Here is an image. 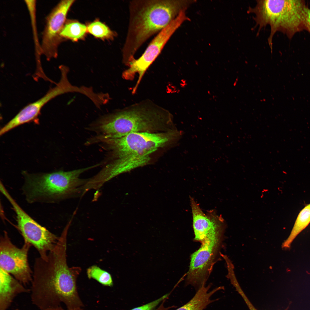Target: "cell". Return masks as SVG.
<instances>
[{
	"instance_id": "cell-1",
	"label": "cell",
	"mask_w": 310,
	"mask_h": 310,
	"mask_svg": "<svg viewBox=\"0 0 310 310\" xmlns=\"http://www.w3.org/2000/svg\"><path fill=\"white\" fill-rule=\"evenodd\" d=\"M67 234L63 232L47 258H36L30 289L32 303L39 310L56 307L63 303L67 309L81 308L76 281L79 267H68L67 262Z\"/></svg>"
},
{
	"instance_id": "cell-2",
	"label": "cell",
	"mask_w": 310,
	"mask_h": 310,
	"mask_svg": "<svg viewBox=\"0 0 310 310\" xmlns=\"http://www.w3.org/2000/svg\"><path fill=\"white\" fill-rule=\"evenodd\" d=\"M194 0H138L129 5V21L122 50V62L128 66L141 46L166 27Z\"/></svg>"
},
{
	"instance_id": "cell-3",
	"label": "cell",
	"mask_w": 310,
	"mask_h": 310,
	"mask_svg": "<svg viewBox=\"0 0 310 310\" xmlns=\"http://www.w3.org/2000/svg\"><path fill=\"white\" fill-rule=\"evenodd\" d=\"M93 126L98 136L111 138L133 132H163L176 128L170 113L149 100L103 116Z\"/></svg>"
},
{
	"instance_id": "cell-4",
	"label": "cell",
	"mask_w": 310,
	"mask_h": 310,
	"mask_svg": "<svg viewBox=\"0 0 310 310\" xmlns=\"http://www.w3.org/2000/svg\"><path fill=\"white\" fill-rule=\"evenodd\" d=\"M249 11L255 15L254 19L259 29L270 26L268 41L270 48L273 36L278 31L289 38L303 30L310 33V9L304 1L257 0Z\"/></svg>"
},
{
	"instance_id": "cell-5",
	"label": "cell",
	"mask_w": 310,
	"mask_h": 310,
	"mask_svg": "<svg viewBox=\"0 0 310 310\" xmlns=\"http://www.w3.org/2000/svg\"><path fill=\"white\" fill-rule=\"evenodd\" d=\"M94 166L71 171H59L48 173L22 172L25 180L23 189L30 203H53L78 194L88 179H81V174Z\"/></svg>"
},
{
	"instance_id": "cell-6",
	"label": "cell",
	"mask_w": 310,
	"mask_h": 310,
	"mask_svg": "<svg viewBox=\"0 0 310 310\" xmlns=\"http://www.w3.org/2000/svg\"><path fill=\"white\" fill-rule=\"evenodd\" d=\"M178 136L176 131L170 130L158 133L135 132L116 138L98 137L109 150L113 160L129 156H151L159 149L175 145Z\"/></svg>"
},
{
	"instance_id": "cell-7",
	"label": "cell",
	"mask_w": 310,
	"mask_h": 310,
	"mask_svg": "<svg viewBox=\"0 0 310 310\" xmlns=\"http://www.w3.org/2000/svg\"><path fill=\"white\" fill-rule=\"evenodd\" d=\"M225 228L222 226L210 233L200 247L191 255L186 285L197 290L205 285L219 253Z\"/></svg>"
},
{
	"instance_id": "cell-8",
	"label": "cell",
	"mask_w": 310,
	"mask_h": 310,
	"mask_svg": "<svg viewBox=\"0 0 310 310\" xmlns=\"http://www.w3.org/2000/svg\"><path fill=\"white\" fill-rule=\"evenodd\" d=\"M1 193L12 206L16 214L17 228L26 241L34 246L40 257L46 259L49 252L52 250L59 237L42 226L20 206L5 189Z\"/></svg>"
},
{
	"instance_id": "cell-9",
	"label": "cell",
	"mask_w": 310,
	"mask_h": 310,
	"mask_svg": "<svg viewBox=\"0 0 310 310\" xmlns=\"http://www.w3.org/2000/svg\"><path fill=\"white\" fill-rule=\"evenodd\" d=\"M189 18L186 11H181L166 27L154 37L148 45L142 55L133 61L122 74V77L126 80H131L136 73L138 79L132 92L135 93L146 71L160 53L170 38L181 26Z\"/></svg>"
},
{
	"instance_id": "cell-10",
	"label": "cell",
	"mask_w": 310,
	"mask_h": 310,
	"mask_svg": "<svg viewBox=\"0 0 310 310\" xmlns=\"http://www.w3.org/2000/svg\"><path fill=\"white\" fill-rule=\"evenodd\" d=\"M31 245L24 241L19 248L11 241L5 231L0 239V266L12 275L24 286L31 283L32 272L28 260V254Z\"/></svg>"
},
{
	"instance_id": "cell-11",
	"label": "cell",
	"mask_w": 310,
	"mask_h": 310,
	"mask_svg": "<svg viewBox=\"0 0 310 310\" xmlns=\"http://www.w3.org/2000/svg\"><path fill=\"white\" fill-rule=\"evenodd\" d=\"M74 1H61L47 17L40 50L48 61L57 57L58 46L63 40L60 33L66 21L68 11Z\"/></svg>"
},
{
	"instance_id": "cell-12",
	"label": "cell",
	"mask_w": 310,
	"mask_h": 310,
	"mask_svg": "<svg viewBox=\"0 0 310 310\" xmlns=\"http://www.w3.org/2000/svg\"><path fill=\"white\" fill-rule=\"evenodd\" d=\"M67 75L65 73H61L60 80L55 87L41 98L22 108L3 127V131L6 133L20 125L36 120L42 108L50 100L61 95L74 92L75 86L69 82Z\"/></svg>"
},
{
	"instance_id": "cell-13",
	"label": "cell",
	"mask_w": 310,
	"mask_h": 310,
	"mask_svg": "<svg viewBox=\"0 0 310 310\" xmlns=\"http://www.w3.org/2000/svg\"><path fill=\"white\" fill-rule=\"evenodd\" d=\"M194 239L202 243L208 235L216 228L225 225L223 219L214 210L206 214L192 197H190Z\"/></svg>"
},
{
	"instance_id": "cell-14",
	"label": "cell",
	"mask_w": 310,
	"mask_h": 310,
	"mask_svg": "<svg viewBox=\"0 0 310 310\" xmlns=\"http://www.w3.org/2000/svg\"><path fill=\"white\" fill-rule=\"evenodd\" d=\"M0 268V310H7L18 295L30 292V289Z\"/></svg>"
},
{
	"instance_id": "cell-15",
	"label": "cell",
	"mask_w": 310,
	"mask_h": 310,
	"mask_svg": "<svg viewBox=\"0 0 310 310\" xmlns=\"http://www.w3.org/2000/svg\"><path fill=\"white\" fill-rule=\"evenodd\" d=\"M211 286L209 284L203 286L199 289L193 298L184 305L175 310H204L209 304L214 301L210 299L216 292L223 288L219 287L209 291Z\"/></svg>"
},
{
	"instance_id": "cell-16",
	"label": "cell",
	"mask_w": 310,
	"mask_h": 310,
	"mask_svg": "<svg viewBox=\"0 0 310 310\" xmlns=\"http://www.w3.org/2000/svg\"><path fill=\"white\" fill-rule=\"evenodd\" d=\"M310 223V203L306 205L299 214L289 236L282 244V248L289 249L293 240Z\"/></svg>"
},
{
	"instance_id": "cell-17",
	"label": "cell",
	"mask_w": 310,
	"mask_h": 310,
	"mask_svg": "<svg viewBox=\"0 0 310 310\" xmlns=\"http://www.w3.org/2000/svg\"><path fill=\"white\" fill-rule=\"evenodd\" d=\"M87 32L85 25L76 21H66L60 33L63 39L77 41L83 39Z\"/></svg>"
},
{
	"instance_id": "cell-18",
	"label": "cell",
	"mask_w": 310,
	"mask_h": 310,
	"mask_svg": "<svg viewBox=\"0 0 310 310\" xmlns=\"http://www.w3.org/2000/svg\"><path fill=\"white\" fill-rule=\"evenodd\" d=\"M87 27V32L101 39L112 40L116 34L106 25L98 20L89 23Z\"/></svg>"
},
{
	"instance_id": "cell-19",
	"label": "cell",
	"mask_w": 310,
	"mask_h": 310,
	"mask_svg": "<svg viewBox=\"0 0 310 310\" xmlns=\"http://www.w3.org/2000/svg\"><path fill=\"white\" fill-rule=\"evenodd\" d=\"M87 274L89 278L94 279L103 285L109 286L113 285L111 274L97 266H92L88 268Z\"/></svg>"
},
{
	"instance_id": "cell-20",
	"label": "cell",
	"mask_w": 310,
	"mask_h": 310,
	"mask_svg": "<svg viewBox=\"0 0 310 310\" xmlns=\"http://www.w3.org/2000/svg\"><path fill=\"white\" fill-rule=\"evenodd\" d=\"M169 294L170 293L167 294L155 301L130 310H155L156 307L160 303L166 300Z\"/></svg>"
},
{
	"instance_id": "cell-21",
	"label": "cell",
	"mask_w": 310,
	"mask_h": 310,
	"mask_svg": "<svg viewBox=\"0 0 310 310\" xmlns=\"http://www.w3.org/2000/svg\"><path fill=\"white\" fill-rule=\"evenodd\" d=\"M235 289L244 300L249 310H258L249 300L240 286H239L236 287ZM288 307L286 310H288Z\"/></svg>"
},
{
	"instance_id": "cell-22",
	"label": "cell",
	"mask_w": 310,
	"mask_h": 310,
	"mask_svg": "<svg viewBox=\"0 0 310 310\" xmlns=\"http://www.w3.org/2000/svg\"><path fill=\"white\" fill-rule=\"evenodd\" d=\"M41 310H83L81 308H79L73 309H65L63 308L61 306L56 307L47 308Z\"/></svg>"
},
{
	"instance_id": "cell-23",
	"label": "cell",
	"mask_w": 310,
	"mask_h": 310,
	"mask_svg": "<svg viewBox=\"0 0 310 310\" xmlns=\"http://www.w3.org/2000/svg\"><path fill=\"white\" fill-rule=\"evenodd\" d=\"M165 301L164 300L160 306L155 310H170L169 309L171 307H165L164 305V303Z\"/></svg>"
}]
</instances>
